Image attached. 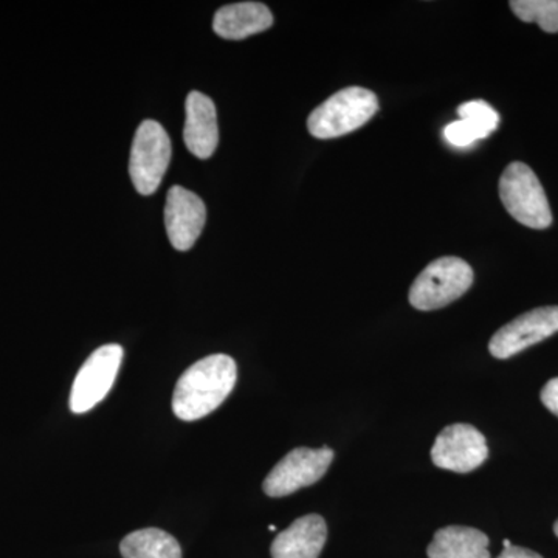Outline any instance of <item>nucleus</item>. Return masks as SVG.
Masks as SVG:
<instances>
[{"mask_svg": "<svg viewBox=\"0 0 558 558\" xmlns=\"http://www.w3.org/2000/svg\"><path fill=\"white\" fill-rule=\"evenodd\" d=\"M236 379V362L230 355H208L180 376L172 396V411L180 421H199L226 402Z\"/></svg>", "mask_w": 558, "mask_h": 558, "instance_id": "f257e3e1", "label": "nucleus"}, {"mask_svg": "<svg viewBox=\"0 0 558 558\" xmlns=\"http://www.w3.org/2000/svg\"><path fill=\"white\" fill-rule=\"evenodd\" d=\"M379 110L374 92L347 87L322 102L307 119V130L315 138L329 140L357 131Z\"/></svg>", "mask_w": 558, "mask_h": 558, "instance_id": "f03ea898", "label": "nucleus"}, {"mask_svg": "<svg viewBox=\"0 0 558 558\" xmlns=\"http://www.w3.org/2000/svg\"><path fill=\"white\" fill-rule=\"evenodd\" d=\"M473 284V270L464 259L444 256L428 264L411 286L409 300L417 311H436L461 299Z\"/></svg>", "mask_w": 558, "mask_h": 558, "instance_id": "7ed1b4c3", "label": "nucleus"}, {"mask_svg": "<svg viewBox=\"0 0 558 558\" xmlns=\"http://www.w3.org/2000/svg\"><path fill=\"white\" fill-rule=\"evenodd\" d=\"M499 199L509 215L529 229L545 230L553 223V211L542 183L521 161H513L502 172Z\"/></svg>", "mask_w": 558, "mask_h": 558, "instance_id": "20e7f679", "label": "nucleus"}, {"mask_svg": "<svg viewBox=\"0 0 558 558\" xmlns=\"http://www.w3.org/2000/svg\"><path fill=\"white\" fill-rule=\"evenodd\" d=\"M170 161L171 140L167 131L157 121H143L131 149L130 174L135 190L143 196L156 193Z\"/></svg>", "mask_w": 558, "mask_h": 558, "instance_id": "39448f33", "label": "nucleus"}, {"mask_svg": "<svg viewBox=\"0 0 558 558\" xmlns=\"http://www.w3.org/2000/svg\"><path fill=\"white\" fill-rule=\"evenodd\" d=\"M121 360L123 348L120 344H105L92 352L73 381L69 400L72 413H87L109 395L116 384Z\"/></svg>", "mask_w": 558, "mask_h": 558, "instance_id": "423d86ee", "label": "nucleus"}, {"mask_svg": "<svg viewBox=\"0 0 558 558\" xmlns=\"http://www.w3.org/2000/svg\"><path fill=\"white\" fill-rule=\"evenodd\" d=\"M333 457L336 453L329 447H300L289 451L267 475L263 484L264 492L271 498H281L295 494L300 488L310 487L326 475Z\"/></svg>", "mask_w": 558, "mask_h": 558, "instance_id": "0eeeda50", "label": "nucleus"}, {"mask_svg": "<svg viewBox=\"0 0 558 558\" xmlns=\"http://www.w3.org/2000/svg\"><path fill=\"white\" fill-rule=\"evenodd\" d=\"M557 332L558 306L537 307L498 329L488 343V351L495 359H510Z\"/></svg>", "mask_w": 558, "mask_h": 558, "instance_id": "6e6552de", "label": "nucleus"}, {"mask_svg": "<svg viewBox=\"0 0 558 558\" xmlns=\"http://www.w3.org/2000/svg\"><path fill=\"white\" fill-rule=\"evenodd\" d=\"M488 447L480 429L469 424L449 425L439 433L432 449L436 468L469 473L486 462Z\"/></svg>", "mask_w": 558, "mask_h": 558, "instance_id": "1a4fd4ad", "label": "nucleus"}, {"mask_svg": "<svg viewBox=\"0 0 558 558\" xmlns=\"http://www.w3.org/2000/svg\"><path fill=\"white\" fill-rule=\"evenodd\" d=\"M207 220V208L197 194L172 186L165 205V226L172 247L186 252L201 236Z\"/></svg>", "mask_w": 558, "mask_h": 558, "instance_id": "9d476101", "label": "nucleus"}, {"mask_svg": "<svg viewBox=\"0 0 558 558\" xmlns=\"http://www.w3.org/2000/svg\"><path fill=\"white\" fill-rule=\"evenodd\" d=\"M183 140L190 153L199 159H209L218 148V113H216L215 102L202 92H191L186 98Z\"/></svg>", "mask_w": 558, "mask_h": 558, "instance_id": "9b49d317", "label": "nucleus"}, {"mask_svg": "<svg viewBox=\"0 0 558 558\" xmlns=\"http://www.w3.org/2000/svg\"><path fill=\"white\" fill-rule=\"evenodd\" d=\"M328 538V526L317 513L301 517L271 543V558H318Z\"/></svg>", "mask_w": 558, "mask_h": 558, "instance_id": "f8f14e48", "label": "nucleus"}, {"mask_svg": "<svg viewBox=\"0 0 558 558\" xmlns=\"http://www.w3.org/2000/svg\"><path fill=\"white\" fill-rule=\"evenodd\" d=\"M274 25L269 7L259 2H240L222 7L215 14L213 28L223 39H244L266 32Z\"/></svg>", "mask_w": 558, "mask_h": 558, "instance_id": "ddd939ff", "label": "nucleus"}, {"mask_svg": "<svg viewBox=\"0 0 558 558\" xmlns=\"http://www.w3.org/2000/svg\"><path fill=\"white\" fill-rule=\"evenodd\" d=\"M427 554L428 558H490L487 535L468 526L439 529Z\"/></svg>", "mask_w": 558, "mask_h": 558, "instance_id": "4468645a", "label": "nucleus"}, {"mask_svg": "<svg viewBox=\"0 0 558 558\" xmlns=\"http://www.w3.org/2000/svg\"><path fill=\"white\" fill-rule=\"evenodd\" d=\"M123 558H182L178 539L157 527L131 532L120 543Z\"/></svg>", "mask_w": 558, "mask_h": 558, "instance_id": "2eb2a0df", "label": "nucleus"}, {"mask_svg": "<svg viewBox=\"0 0 558 558\" xmlns=\"http://www.w3.org/2000/svg\"><path fill=\"white\" fill-rule=\"evenodd\" d=\"M510 9L529 24H538L546 33H558V0H512Z\"/></svg>", "mask_w": 558, "mask_h": 558, "instance_id": "dca6fc26", "label": "nucleus"}, {"mask_svg": "<svg viewBox=\"0 0 558 558\" xmlns=\"http://www.w3.org/2000/svg\"><path fill=\"white\" fill-rule=\"evenodd\" d=\"M458 116L461 120L468 121L476 131L480 132L481 137L486 138L499 124V116L497 110L487 105L486 101H469L459 106Z\"/></svg>", "mask_w": 558, "mask_h": 558, "instance_id": "f3484780", "label": "nucleus"}, {"mask_svg": "<svg viewBox=\"0 0 558 558\" xmlns=\"http://www.w3.org/2000/svg\"><path fill=\"white\" fill-rule=\"evenodd\" d=\"M444 135H446L447 142L451 143L453 146H458V148H465V146L475 143L476 140L483 138L480 132L465 120H458L450 123L449 126L444 130Z\"/></svg>", "mask_w": 558, "mask_h": 558, "instance_id": "a211bd4d", "label": "nucleus"}, {"mask_svg": "<svg viewBox=\"0 0 558 558\" xmlns=\"http://www.w3.org/2000/svg\"><path fill=\"white\" fill-rule=\"evenodd\" d=\"M539 399H542L543 405L558 417V377L550 379L548 384L545 385V388L542 389V395H539Z\"/></svg>", "mask_w": 558, "mask_h": 558, "instance_id": "6ab92c4d", "label": "nucleus"}, {"mask_svg": "<svg viewBox=\"0 0 558 558\" xmlns=\"http://www.w3.org/2000/svg\"><path fill=\"white\" fill-rule=\"evenodd\" d=\"M498 558H543L539 554L534 553V550L520 548V546H510V548H505L501 554H499Z\"/></svg>", "mask_w": 558, "mask_h": 558, "instance_id": "aec40b11", "label": "nucleus"}, {"mask_svg": "<svg viewBox=\"0 0 558 558\" xmlns=\"http://www.w3.org/2000/svg\"><path fill=\"white\" fill-rule=\"evenodd\" d=\"M510 546H512V543L509 539H505V548H510Z\"/></svg>", "mask_w": 558, "mask_h": 558, "instance_id": "412c9836", "label": "nucleus"}, {"mask_svg": "<svg viewBox=\"0 0 558 558\" xmlns=\"http://www.w3.org/2000/svg\"><path fill=\"white\" fill-rule=\"evenodd\" d=\"M554 532H556V535L558 537V520L556 521V524H554Z\"/></svg>", "mask_w": 558, "mask_h": 558, "instance_id": "4be33fe9", "label": "nucleus"}, {"mask_svg": "<svg viewBox=\"0 0 558 558\" xmlns=\"http://www.w3.org/2000/svg\"><path fill=\"white\" fill-rule=\"evenodd\" d=\"M269 531H270V532L277 531V527H275V526H269Z\"/></svg>", "mask_w": 558, "mask_h": 558, "instance_id": "5701e85b", "label": "nucleus"}]
</instances>
